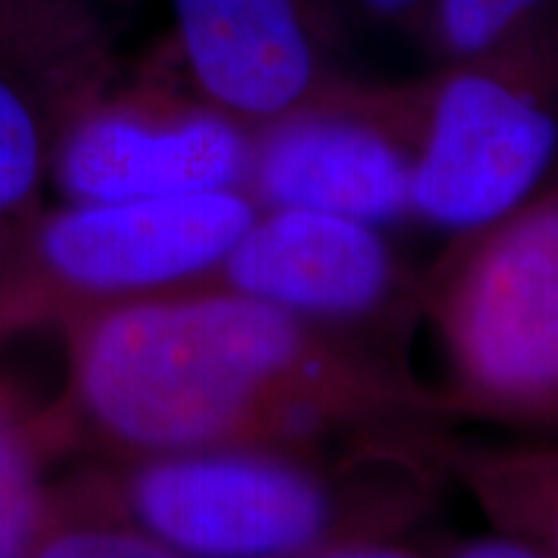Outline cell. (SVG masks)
I'll return each instance as SVG.
<instances>
[{
  "label": "cell",
  "instance_id": "obj_1",
  "mask_svg": "<svg viewBox=\"0 0 558 558\" xmlns=\"http://www.w3.org/2000/svg\"><path fill=\"white\" fill-rule=\"evenodd\" d=\"M73 442L124 460L213 448L316 458L347 432L448 414L357 337L222 290L158 292L60 320Z\"/></svg>",
  "mask_w": 558,
  "mask_h": 558
},
{
  "label": "cell",
  "instance_id": "obj_2",
  "mask_svg": "<svg viewBox=\"0 0 558 558\" xmlns=\"http://www.w3.org/2000/svg\"><path fill=\"white\" fill-rule=\"evenodd\" d=\"M124 514L171 556H390V530L316 463L271 448L128 460Z\"/></svg>",
  "mask_w": 558,
  "mask_h": 558
},
{
  "label": "cell",
  "instance_id": "obj_3",
  "mask_svg": "<svg viewBox=\"0 0 558 558\" xmlns=\"http://www.w3.org/2000/svg\"><path fill=\"white\" fill-rule=\"evenodd\" d=\"M259 213L241 186L41 209L19 233L0 288V339L96 305L190 290Z\"/></svg>",
  "mask_w": 558,
  "mask_h": 558
},
{
  "label": "cell",
  "instance_id": "obj_4",
  "mask_svg": "<svg viewBox=\"0 0 558 558\" xmlns=\"http://www.w3.org/2000/svg\"><path fill=\"white\" fill-rule=\"evenodd\" d=\"M424 282L448 349L445 411L548 424L558 403V199L522 202Z\"/></svg>",
  "mask_w": 558,
  "mask_h": 558
},
{
  "label": "cell",
  "instance_id": "obj_5",
  "mask_svg": "<svg viewBox=\"0 0 558 558\" xmlns=\"http://www.w3.org/2000/svg\"><path fill=\"white\" fill-rule=\"evenodd\" d=\"M411 145V220L476 233L533 197L556 158L558 122L527 62H460L411 104L390 101Z\"/></svg>",
  "mask_w": 558,
  "mask_h": 558
},
{
  "label": "cell",
  "instance_id": "obj_6",
  "mask_svg": "<svg viewBox=\"0 0 558 558\" xmlns=\"http://www.w3.org/2000/svg\"><path fill=\"white\" fill-rule=\"evenodd\" d=\"M190 290L235 292L349 337L403 320L424 298L378 226L300 207L262 209Z\"/></svg>",
  "mask_w": 558,
  "mask_h": 558
},
{
  "label": "cell",
  "instance_id": "obj_7",
  "mask_svg": "<svg viewBox=\"0 0 558 558\" xmlns=\"http://www.w3.org/2000/svg\"><path fill=\"white\" fill-rule=\"evenodd\" d=\"M251 132L199 96L158 86L96 96L68 124L50 179L70 205L241 186Z\"/></svg>",
  "mask_w": 558,
  "mask_h": 558
},
{
  "label": "cell",
  "instance_id": "obj_8",
  "mask_svg": "<svg viewBox=\"0 0 558 558\" xmlns=\"http://www.w3.org/2000/svg\"><path fill=\"white\" fill-rule=\"evenodd\" d=\"M111 81L109 34L83 0H0V228L45 209L62 132Z\"/></svg>",
  "mask_w": 558,
  "mask_h": 558
},
{
  "label": "cell",
  "instance_id": "obj_9",
  "mask_svg": "<svg viewBox=\"0 0 558 558\" xmlns=\"http://www.w3.org/2000/svg\"><path fill=\"white\" fill-rule=\"evenodd\" d=\"M411 145L388 104L337 94L251 132L241 190L259 205L390 226L411 220Z\"/></svg>",
  "mask_w": 558,
  "mask_h": 558
},
{
  "label": "cell",
  "instance_id": "obj_10",
  "mask_svg": "<svg viewBox=\"0 0 558 558\" xmlns=\"http://www.w3.org/2000/svg\"><path fill=\"white\" fill-rule=\"evenodd\" d=\"M173 19L197 96L248 132L341 94L303 0H173Z\"/></svg>",
  "mask_w": 558,
  "mask_h": 558
},
{
  "label": "cell",
  "instance_id": "obj_11",
  "mask_svg": "<svg viewBox=\"0 0 558 558\" xmlns=\"http://www.w3.org/2000/svg\"><path fill=\"white\" fill-rule=\"evenodd\" d=\"M68 445L73 439L58 407L34 409L0 380V558L34 556L52 518V488L41 473Z\"/></svg>",
  "mask_w": 558,
  "mask_h": 558
},
{
  "label": "cell",
  "instance_id": "obj_12",
  "mask_svg": "<svg viewBox=\"0 0 558 558\" xmlns=\"http://www.w3.org/2000/svg\"><path fill=\"white\" fill-rule=\"evenodd\" d=\"M548 0H429L435 47L450 62H476L509 52Z\"/></svg>",
  "mask_w": 558,
  "mask_h": 558
},
{
  "label": "cell",
  "instance_id": "obj_13",
  "mask_svg": "<svg viewBox=\"0 0 558 558\" xmlns=\"http://www.w3.org/2000/svg\"><path fill=\"white\" fill-rule=\"evenodd\" d=\"M456 556H469V558H533L543 556L546 550L535 546L533 541L520 538V535H488V538H473L458 543Z\"/></svg>",
  "mask_w": 558,
  "mask_h": 558
},
{
  "label": "cell",
  "instance_id": "obj_14",
  "mask_svg": "<svg viewBox=\"0 0 558 558\" xmlns=\"http://www.w3.org/2000/svg\"><path fill=\"white\" fill-rule=\"evenodd\" d=\"M362 11L378 21H393V24H409L427 16L429 0H354Z\"/></svg>",
  "mask_w": 558,
  "mask_h": 558
},
{
  "label": "cell",
  "instance_id": "obj_15",
  "mask_svg": "<svg viewBox=\"0 0 558 558\" xmlns=\"http://www.w3.org/2000/svg\"><path fill=\"white\" fill-rule=\"evenodd\" d=\"M21 230H24V228H21ZM21 230H5V228H0V288H3L5 271H9L13 248H16V241H19Z\"/></svg>",
  "mask_w": 558,
  "mask_h": 558
}]
</instances>
